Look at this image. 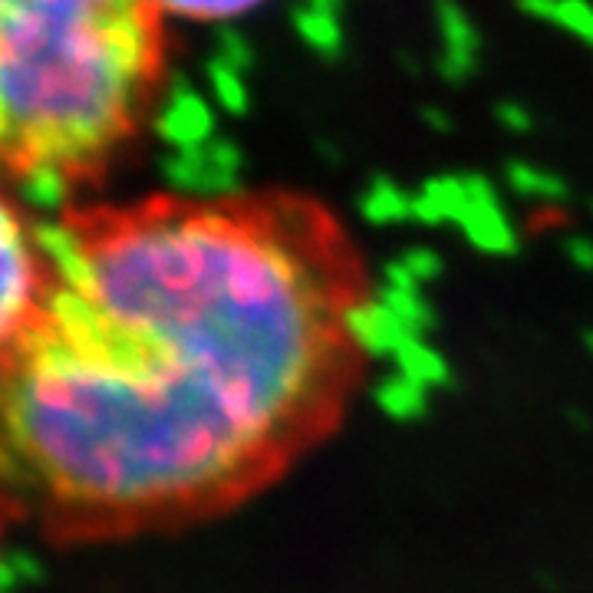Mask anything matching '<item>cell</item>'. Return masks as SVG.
Wrapping results in <instances>:
<instances>
[{"label": "cell", "mask_w": 593, "mask_h": 593, "mask_svg": "<svg viewBox=\"0 0 593 593\" xmlns=\"http://www.w3.org/2000/svg\"><path fill=\"white\" fill-rule=\"evenodd\" d=\"M43 254L0 346V531L83 544L225 508L333 416L359 356V290L301 205L66 209Z\"/></svg>", "instance_id": "obj_1"}, {"label": "cell", "mask_w": 593, "mask_h": 593, "mask_svg": "<svg viewBox=\"0 0 593 593\" xmlns=\"http://www.w3.org/2000/svg\"><path fill=\"white\" fill-rule=\"evenodd\" d=\"M159 86L149 0H0V181H89L142 129Z\"/></svg>", "instance_id": "obj_2"}, {"label": "cell", "mask_w": 593, "mask_h": 593, "mask_svg": "<svg viewBox=\"0 0 593 593\" xmlns=\"http://www.w3.org/2000/svg\"><path fill=\"white\" fill-rule=\"evenodd\" d=\"M47 277L43 225L0 191V346L34 314Z\"/></svg>", "instance_id": "obj_3"}, {"label": "cell", "mask_w": 593, "mask_h": 593, "mask_svg": "<svg viewBox=\"0 0 593 593\" xmlns=\"http://www.w3.org/2000/svg\"><path fill=\"white\" fill-rule=\"evenodd\" d=\"M465 209L458 215V228L468 235V241L478 248V251H488V254H512L515 251V225L512 218L505 215L499 194L494 188L478 178V175H465Z\"/></svg>", "instance_id": "obj_4"}, {"label": "cell", "mask_w": 593, "mask_h": 593, "mask_svg": "<svg viewBox=\"0 0 593 593\" xmlns=\"http://www.w3.org/2000/svg\"><path fill=\"white\" fill-rule=\"evenodd\" d=\"M343 330H346L350 346L359 356H389V359H392L395 350H400L413 337L406 330V324L395 317L376 293L373 296L359 293L356 301L346 307Z\"/></svg>", "instance_id": "obj_5"}, {"label": "cell", "mask_w": 593, "mask_h": 593, "mask_svg": "<svg viewBox=\"0 0 593 593\" xmlns=\"http://www.w3.org/2000/svg\"><path fill=\"white\" fill-rule=\"evenodd\" d=\"M436 17H439V34H442V47H445L439 66L449 79H465L478 63L481 37H478L475 24L468 21V14L458 4H452V0H439Z\"/></svg>", "instance_id": "obj_6"}, {"label": "cell", "mask_w": 593, "mask_h": 593, "mask_svg": "<svg viewBox=\"0 0 593 593\" xmlns=\"http://www.w3.org/2000/svg\"><path fill=\"white\" fill-rule=\"evenodd\" d=\"M518 8L528 17L554 24L580 43L593 47V0H518Z\"/></svg>", "instance_id": "obj_7"}, {"label": "cell", "mask_w": 593, "mask_h": 593, "mask_svg": "<svg viewBox=\"0 0 593 593\" xmlns=\"http://www.w3.org/2000/svg\"><path fill=\"white\" fill-rule=\"evenodd\" d=\"M376 403L379 409L395 419V422H413L426 413V403H429V389L413 382L409 376L403 373H392L389 379H382L376 386Z\"/></svg>", "instance_id": "obj_8"}, {"label": "cell", "mask_w": 593, "mask_h": 593, "mask_svg": "<svg viewBox=\"0 0 593 593\" xmlns=\"http://www.w3.org/2000/svg\"><path fill=\"white\" fill-rule=\"evenodd\" d=\"M395 373L409 376L413 382L432 389V386H445L449 379V363L439 350H432L422 337H409L400 350L392 353Z\"/></svg>", "instance_id": "obj_9"}, {"label": "cell", "mask_w": 593, "mask_h": 593, "mask_svg": "<svg viewBox=\"0 0 593 593\" xmlns=\"http://www.w3.org/2000/svg\"><path fill=\"white\" fill-rule=\"evenodd\" d=\"M159 14H172L181 21H202V24H218V21H235L251 11H257L264 0H149Z\"/></svg>", "instance_id": "obj_10"}, {"label": "cell", "mask_w": 593, "mask_h": 593, "mask_svg": "<svg viewBox=\"0 0 593 593\" xmlns=\"http://www.w3.org/2000/svg\"><path fill=\"white\" fill-rule=\"evenodd\" d=\"M413 205H416V194L403 191L400 185L392 181H376L369 185V191L363 194V218L369 225H395V222H409L413 218Z\"/></svg>", "instance_id": "obj_11"}, {"label": "cell", "mask_w": 593, "mask_h": 593, "mask_svg": "<svg viewBox=\"0 0 593 593\" xmlns=\"http://www.w3.org/2000/svg\"><path fill=\"white\" fill-rule=\"evenodd\" d=\"M296 30L301 37L317 50V53H327V56H337L343 50V24H340V14H330V11H320V8H304L296 14Z\"/></svg>", "instance_id": "obj_12"}, {"label": "cell", "mask_w": 593, "mask_h": 593, "mask_svg": "<svg viewBox=\"0 0 593 593\" xmlns=\"http://www.w3.org/2000/svg\"><path fill=\"white\" fill-rule=\"evenodd\" d=\"M508 181L518 194L534 198V202H557V198L567 194V185L557 175H551L538 165H528V162H515L508 168Z\"/></svg>", "instance_id": "obj_13"}, {"label": "cell", "mask_w": 593, "mask_h": 593, "mask_svg": "<svg viewBox=\"0 0 593 593\" xmlns=\"http://www.w3.org/2000/svg\"><path fill=\"white\" fill-rule=\"evenodd\" d=\"M400 264H403V270H406L413 280H419V283H429V280L439 274V267H442L439 254L429 251V248H413L409 254L400 257Z\"/></svg>", "instance_id": "obj_14"}, {"label": "cell", "mask_w": 593, "mask_h": 593, "mask_svg": "<svg viewBox=\"0 0 593 593\" xmlns=\"http://www.w3.org/2000/svg\"><path fill=\"white\" fill-rule=\"evenodd\" d=\"M567 254L577 267L583 270H593V241L590 238H570L567 241Z\"/></svg>", "instance_id": "obj_15"}, {"label": "cell", "mask_w": 593, "mask_h": 593, "mask_svg": "<svg viewBox=\"0 0 593 593\" xmlns=\"http://www.w3.org/2000/svg\"><path fill=\"white\" fill-rule=\"evenodd\" d=\"M499 119H502L508 129H515V133H528V129H531V116L525 113V106H502V110H499Z\"/></svg>", "instance_id": "obj_16"}, {"label": "cell", "mask_w": 593, "mask_h": 593, "mask_svg": "<svg viewBox=\"0 0 593 593\" xmlns=\"http://www.w3.org/2000/svg\"><path fill=\"white\" fill-rule=\"evenodd\" d=\"M311 8H320V11H330V14H340V8L346 4V0H307Z\"/></svg>", "instance_id": "obj_17"}, {"label": "cell", "mask_w": 593, "mask_h": 593, "mask_svg": "<svg viewBox=\"0 0 593 593\" xmlns=\"http://www.w3.org/2000/svg\"><path fill=\"white\" fill-rule=\"evenodd\" d=\"M590 350H593V333H590Z\"/></svg>", "instance_id": "obj_18"}]
</instances>
